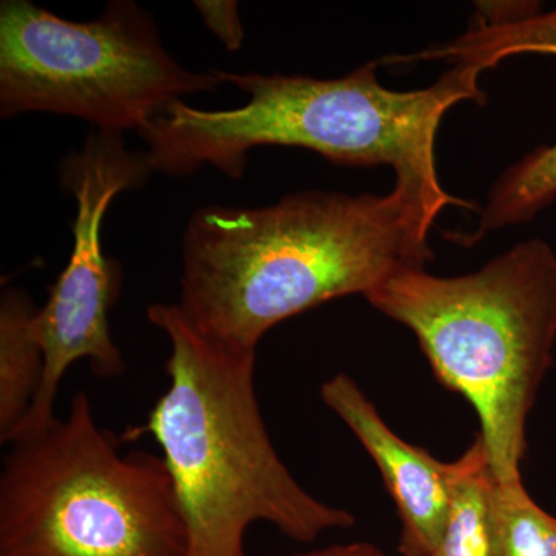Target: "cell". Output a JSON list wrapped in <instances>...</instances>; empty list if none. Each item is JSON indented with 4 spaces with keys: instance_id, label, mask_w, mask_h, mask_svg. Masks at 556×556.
<instances>
[{
    "instance_id": "ba28073f",
    "label": "cell",
    "mask_w": 556,
    "mask_h": 556,
    "mask_svg": "<svg viewBox=\"0 0 556 556\" xmlns=\"http://www.w3.org/2000/svg\"><path fill=\"white\" fill-rule=\"evenodd\" d=\"M556 56V10L543 13L536 2L479 3L477 16L463 35L413 54H390L382 65L448 61L478 67L482 73L519 54ZM556 199V142L540 146L507 167L490 188L481 218L470 233L452 239L473 247L493 230L522 225Z\"/></svg>"
},
{
    "instance_id": "52a82bcc",
    "label": "cell",
    "mask_w": 556,
    "mask_h": 556,
    "mask_svg": "<svg viewBox=\"0 0 556 556\" xmlns=\"http://www.w3.org/2000/svg\"><path fill=\"white\" fill-rule=\"evenodd\" d=\"M150 175L144 152L127 149L121 131L91 130L83 148L62 160V186L76 201L75 241L67 266L36 313L33 329L46 358L42 386L11 444L56 422L61 382L75 362H89L101 379L118 378L126 369L109 321L119 298L121 268L102 251L101 226L113 199L141 188Z\"/></svg>"
},
{
    "instance_id": "7a4b0ae2",
    "label": "cell",
    "mask_w": 556,
    "mask_h": 556,
    "mask_svg": "<svg viewBox=\"0 0 556 556\" xmlns=\"http://www.w3.org/2000/svg\"><path fill=\"white\" fill-rule=\"evenodd\" d=\"M378 68L371 61L334 79L217 68L223 83L248 94L247 104L204 110L172 102L138 134L148 144L149 169L188 177L211 166L241 179L252 149L283 146L313 150L340 166L390 167L394 185L415 193L434 219L450 206L478 211L444 189L434 146L450 109L484 104L481 70L453 64L426 89L399 91L380 84Z\"/></svg>"
},
{
    "instance_id": "30bf717a",
    "label": "cell",
    "mask_w": 556,
    "mask_h": 556,
    "mask_svg": "<svg viewBox=\"0 0 556 556\" xmlns=\"http://www.w3.org/2000/svg\"><path fill=\"white\" fill-rule=\"evenodd\" d=\"M38 306L25 289L0 298V441L11 444L42 386L46 358L35 336Z\"/></svg>"
},
{
    "instance_id": "6da1fadb",
    "label": "cell",
    "mask_w": 556,
    "mask_h": 556,
    "mask_svg": "<svg viewBox=\"0 0 556 556\" xmlns=\"http://www.w3.org/2000/svg\"><path fill=\"white\" fill-rule=\"evenodd\" d=\"M415 193L299 190L262 207L208 204L181 243L178 305L211 338L248 350L281 321L434 258Z\"/></svg>"
},
{
    "instance_id": "7c38bea8",
    "label": "cell",
    "mask_w": 556,
    "mask_h": 556,
    "mask_svg": "<svg viewBox=\"0 0 556 556\" xmlns=\"http://www.w3.org/2000/svg\"><path fill=\"white\" fill-rule=\"evenodd\" d=\"M453 467L452 508L431 556H489L486 492L493 475L482 439H475Z\"/></svg>"
},
{
    "instance_id": "8fae6325",
    "label": "cell",
    "mask_w": 556,
    "mask_h": 556,
    "mask_svg": "<svg viewBox=\"0 0 556 556\" xmlns=\"http://www.w3.org/2000/svg\"><path fill=\"white\" fill-rule=\"evenodd\" d=\"M489 556H556V518L538 506L522 481L497 482L486 492Z\"/></svg>"
},
{
    "instance_id": "8992f818",
    "label": "cell",
    "mask_w": 556,
    "mask_h": 556,
    "mask_svg": "<svg viewBox=\"0 0 556 556\" xmlns=\"http://www.w3.org/2000/svg\"><path fill=\"white\" fill-rule=\"evenodd\" d=\"M222 86L217 68L182 67L134 0H112L89 22L64 20L30 0L0 3L2 119L53 113L93 130L139 134L172 102Z\"/></svg>"
},
{
    "instance_id": "9c48e42d",
    "label": "cell",
    "mask_w": 556,
    "mask_h": 556,
    "mask_svg": "<svg viewBox=\"0 0 556 556\" xmlns=\"http://www.w3.org/2000/svg\"><path fill=\"white\" fill-rule=\"evenodd\" d=\"M320 396L353 431L382 473L402 522L399 554L433 555L452 508L453 463H441L397 437L350 376L342 372L328 379Z\"/></svg>"
},
{
    "instance_id": "3957f363",
    "label": "cell",
    "mask_w": 556,
    "mask_h": 556,
    "mask_svg": "<svg viewBox=\"0 0 556 556\" xmlns=\"http://www.w3.org/2000/svg\"><path fill=\"white\" fill-rule=\"evenodd\" d=\"M148 318L170 342L169 387L148 422L163 450L186 529V556H247L254 522L311 543L356 517L317 500L278 456L255 391L257 350L204 334L178 303H152Z\"/></svg>"
},
{
    "instance_id": "4fadbf2b",
    "label": "cell",
    "mask_w": 556,
    "mask_h": 556,
    "mask_svg": "<svg viewBox=\"0 0 556 556\" xmlns=\"http://www.w3.org/2000/svg\"><path fill=\"white\" fill-rule=\"evenodd\" d=\"M193 5L200 11L208 30L222 40L226 50L239 51L243 47L244 28L239 3L233 0H197Z\"/></svg>"
},
{
    "instance_id": "277c9868",
    "label": "cell",
    "mask_w": 556,
    "mask_h": 556,
    "mask_svg": "<svg viewBox=\"0 0 556 556\" xmlns=\"http://www.w3.org/2000/svg\"><path fill=\"white\" fill-rule=\"evenodd\" d=\"M365 299L407 327L439 382L475 408L493 478L521 481L527 419L554 364V249L525 240L466 276L404 269Z\"/></svg>"
},
{
    "instance_id": "5b68a950",
    "label": "cell",
    "mask_w": 556,
    "mask_h": 556,
    "mask_svg": "<svg viewBox=\"0 0 556 556\" xmlns=\"http://www.w3.org/2000/svg\"><path fill=\"white\" fill-rule=\"evenodd\" d=\"M0 556H186L163 456L121 452L78 391L64 419L11 444L0 475Z\"/></svg>"
},
{
    "instance_id": "5bb4252c",
    "label": "cell",
    "mask_w": 556,
    "mask_h": 556,
    "mask_svg": "<svg viewBox=\"0 0 556 556\" xmlns=\"http://www.w3.org/2000/svg\"><path fill=\"white\" fill-rule=\"evenodd\" d=\"M295 556H386L378 547L368 543L343 544V546H331L318 548V551L306 552Z\"/></svg>"
}]
</instances>
